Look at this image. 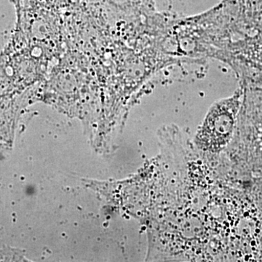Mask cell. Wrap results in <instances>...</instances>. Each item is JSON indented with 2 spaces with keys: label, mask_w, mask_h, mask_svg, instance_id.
<instances>
[{
  "label": "cell",
  "mask_w": 262,
  "mask_h": 262,
  "mask_svg": "<svg viewBox=\"0 0 262 262\" xmlns=\"http://www.w3.org/2000/svg\"><path fill=\"white\" fill-rule=\"evenodd\" d=\"M243 91L213 103L196 132L195 144L206 152L219 153L232 140L242 105Z\"/></svg>",
  "instance_id": "6da1fadb"
}]
</instances>
